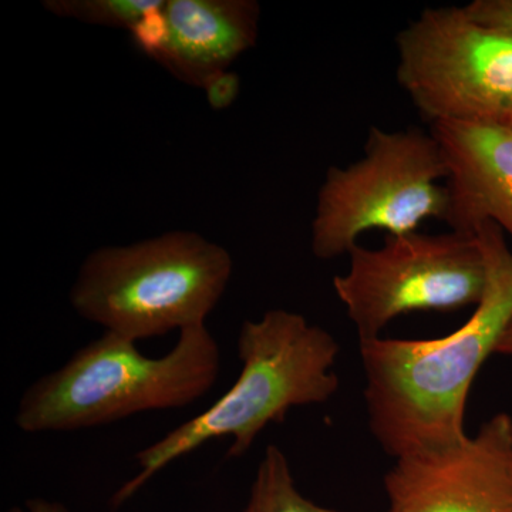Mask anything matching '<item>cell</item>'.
<instances>
[{"label":"cell","mask_w":512,"mask_h":512,"mask_svg":"<svg viewBox=\"0 0 512 512\" xmlns=\"http://www.w3.org/2000/svg\"><path fill=\"white\" fill-rule=\"evenodd\" d=\"M476 237L487 279L464 325L439 339L359 340L370 433L394 460L467 439L471 386L511 323L512 251L507 237L495 224L478 228Z\"/></svg>","instance_id":"obj_1"},{"label":"cell","mask_w":512,"mask_h":512,"mask_svg":"<svg viewBox=\"0 0 512 512\" xmlns=\"http://www.w3.org/2000/svg\"><path fill=\"white\" fill-rule=\"evenodd\" d=\"M339 350L332 333L301 313L272 309L261 319L245 320L238 336L242 369L237 382L210 409L138 451L140 471L113 495V507L208 441L229 437L228 457L245 456L259 433L268 424L282 423L293 407L328 402L340 386L333 370Z\"/></svg>","instance_id":"obj_2"},{"label":"cell","mask_w":512,"mask_h":512,"mask_svg":"<svg viewBox=\"0 0 512 512\" xmlns=\"http://www.w3.org/2000/svg\"><path fill=\"white\" fill-rule=\"evenodd\" d=\"M220 369V346L205 325L181 330L171 352L157 359L104 332L23 393L16 426L29 434L62 433L183 409L210 392Z\"/></svg>","instance_id":"obj_3"},{"label":"cell","mask_w":512,"mask_h":512,"mask_svg":"<svg viewBox=\"0 0 512 512\" xmlns=\"http://www.w3.org/2000/svg\"><path fill=\"white\" fill-rule=\"evenodd\" d=\"M232 271L221 245L197 232H167L96 249L80 266L70 303L83 319L137 343L205 325Z\"/></svg>","instance_id":"obj_4"},{"label":"cell","mask_w":512,"mask_h":512,"mask_svg":"<svg viewBox=\"0 0 512 512\" xmlns=\"http://www.w3.org/2000/svg\"><path fill=\"white\" fill-rule=\"evenodd\" d=\"M446 158L433 133L420 128L370 127L362 158L330 167L320 185L311 225L312 254L322 261L348 255L370 229L387 235L419 231L444 220Z\"/></svg>","instance_id":"obj_5"},{"label":"cell","mask_w":512,"mask_h":512,"mask_svg":"<svg viewBox=\"0 0 512 512\" xmlns=\"http://www.w3.org/2000/svg\"><path fill=\"white\" fill-rule=\"evenodd\" d=\"M348 255L349 271L333 278V289L359 340L382 338L406 313L457 311L483 296L487 271L476 235H387L383 247L357 244Z\"/></svg>","instance_id":"obj_6"},{"label":"cell","mask_w":512,"mask_h":512,"mask_svg":"<svg viewBox=\"0 0 512 512\" xmlns=\"http://www.w3.org/2000/svg\"><path fill=\"white\" fill-rule=\"evenodd\" d=\"M397 80L430 124L500 123L512 103V32L463 6L427 8L397 35Z\"/></svg>","instance_id":"obj_7"},{"label":"cell","mask_w":512,"mask_h":512,"mask_svg":"<svg viewBox=\"0 0 512 512\" xmlns=\"http://www.w3.org/2000/svg\"><path fill=\"white\" fill-rule=\"evenodd\" d=\"M386 512H512V416L497 413L453 447L394 460Z\"/></svg>","instance_id":"obj_8"},{"label":"cell","mask_w":512,"mask_h":512,"mask_svg":"<svg viewBox=\"0 0 512 512\" xmlns=\"http://www.w3.org/2000/svg\"><path fill=\"white\" fill-rule=\"evenodd\" d=\"M447 163L451 231L476 235L495 224L512 241V128L497 123L431 124Z\"/></svg>","instance_id":"obj_9"},{"label":"cell","mask_w":512,"mask_h":512,"mask_svg":"<svg viewBox=\"0 0 512 512\" xmlns=\"http://www.w3.org/2000/svg\"><path fill=\"white\" fill-rule=\"evenodd\" d=\"M167 42L154 62L188 86L202 87L256 45L255 0H167Z\"/></svg>","instance_id":"obj_10"},{"label":"cell","mask_w":512,"mask_h":512,"mask_svg":"<svg viewBox=\"0 0 512 512\" xmlns=\"http://www.w3.org/2000/svg\"><path fill=\"white\" fill-rule=\"evenodd\" d=\"M244 512H345L313 503L299 491L284 451L265 450Z\"/></svg>","instance_id":"obj_11"},{"label":"cell","mask_w":512,"mask_h":512,"mask_svg":"<svg viewBox=\"0 0 512 512\" xmlns=\"http://www.w3.org/2000/svg\"><path fill=\"white\" fill-rule=\"evenodd\" d=\"M161 2L163 0H46L43 8L57 18L130 32L148 10Z\"/></svg>","instance_id":"obj_12"},{"label":"cell","mask_w":512,"mask_h":512,"mask_svg":"<svg viewBox=\"0 0 512 512\" xmlns=\"http://www.w3.org/2000/svg\"><path fill=\"white\" fill-rule=\"evenodd\" d=\"M165 2L167 0H163L156 8L148 10L130 30L134 45L151 60L163 50L167 42L168 23L164 12Z\"/></svg>","instance_id":"obj_13"},{"label":"cell","mask_w":512,"mask_h":512,"mask_svg":"<svg viewBox=\"0 0 512 512\" xmlns=\"http://www.w3.org/2000/svg\"><path fill=\"white\" fill-rule=\"evenodd\" d=\"M463 8L481 25L512 32V0H473Z\"/></svg>","instance_id":"obj_14"},{"label":"cell","mask_w":512,"mask_h":512,"mask_svg":"<svg viewBox=\"0 0 512 512\" xmlns=\"http://www.w3.org/2000/svg\"><path fill=\"white\" fill-rule=\"evenodd\" d=\"M205 93L208 106L212 110H227L238 99L241 90V79L238 73L224 70L211 76L201 87Z\"/></svg>","instance_id":"obj_15"},{"label":"cell","mask_w":512,"mask_h":512,"mask_svg":"<svg viewBox=\"0 0 512 512\" xmlns=\"http://www.w3.org/2000/svg\"><path fill=\"white\" fill-rule=\"evenodd\" d=\"M9 512H69L63 504L56 503V501L42 500V498H36V500L26 501L23 507L12 508Z\"/></svg>","instance_id":"obj_16"},{"label":"cell","mask_w":512,"mask_h":512,"mask_svg":"<svg viewBox=\"0 0 512 512\" xmlns=\"http://www.w3.org/2000/svg\"><path fill=\"white\" fill-rule=\"evenodd\" d=\"M495 353H497V355L512 356V320L508 328L505 329L503 336H501Z\"/></svg>","instance_id":"obj_17"},{"label":"cell","mask_w":512,"mask_h":512,"mask_svg":"<svg viewBox=\"0 0 512 512\" xmlns=\"http://www.w3.org/2000/svg\"><path fill=\"white\" fill-rule=\"evenodd\" d=\"M498 124H503L505 127L512 128V103L510 104V107H508L507 111H505L503 119H501Z\"/></svg>","instance_id":"obj_18"}]
</instances>
